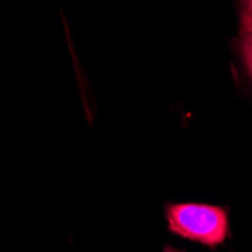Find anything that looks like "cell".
Listing matches in <instances>:
<instances>
[{"label": "cell", "mask_w": 252, "mask_h": 252, "mask_svg": "<svg viewBox=\"0 0 252 252\" xmlns=\"http://www.w3.org/2000/svg\"><path fill=\"white\" fill-rule=\"evenodd\" d=\"M165 252H186V251H178V249H175L172 246H166L165 248Z\"/></svg>", "instance_id": "cell-4"}, {"label": "cell", "mask_w": 252, "mask_h": 252, "mask_svg": "<svg viewBox=\"0 0 252 252\" xmlns=\"http://www.w3.org/2000/svg\"><path fill=\"white\" fill-rule=\"evenodd\" d=\"M166 220L169 231L199 242L209 248L222 245L230 236L228 210L209 204H168Z\"/></svg>", "instance_id": "cell-1"}, {"label": "cell", "mask_w": 252, "mask_h": 252, "mask_svg": "<svg viewBox=\"0 0 252 252\" xmlns=\"http://www.w3.org/2000/svg\"><path fill=\"white\" fill-rule=\"evenodd\" d=\"M240 52L243 62L246 65V70L252 79V35H243L240 41Z\"/></svg>", "instance_id": "cell-3"}, {"label": "cell", "mask_w": 252, "mask_h": 252, "mask_svg": "<svg viewBox=\"0 0 252 252\" xmlns=\"http://www.w3.org/2000/svg\"><path fill=\"white\" fill-rule=\"evenodd\" d=\"M240 32L242 35H252V0H242Z\"/></svg>", "instance_id": "cell-2"}]
</instances>
